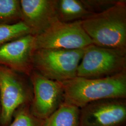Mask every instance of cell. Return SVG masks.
Returning <instances> with one entry per match:
<instances>
[{"label":"cell","instance_id":"1","mask_svg":"<svg viewBox=\"0 0 126 126\" xmlns=\"http://www.w3.org/2000/svg\"><path fill=\"white\" fill-rule=\"evenodd\" d=\"M60 82L64 91V102L79 108L100 99H126V71L103 78L76 77Z\"/></svg>","mask_w":126,"mask_h":126},{"label":"cell","instance_id":"2","mask_svg":"<svg viewBox=\"0 0 126 126\" xmlns=\"http://www.w3.org/2000/svg\"><path fill=\"white\" fill-rule=\"evenodd\" d=\"M82 23L93 45L126 49V0H118L108 9L83 20Z\"/></svg>","mask_w":126,"mask_h":126},{"label":"cell","instance_id":"3","mask_svg":"<svg viewBox=\"0 0 126 126\" xmlns=\"http://www.w3.org/2000/svg\"><path fill=\"white\" fill-rule=\"evenodd\" d=\"M85 48L34 50L32 55L33 70L54 81L63 82L71 79L77 77Z\"/></svg>","mask_w":126,"mask_h":126},{"label":"cell","instance_id":"4","mask_svg":"<svg viewBox=\"0 0 126 126\" xmlns=\"http://www.w3.org/2000/svg\"><path fill=\"white\" fill-rule=\"evenodd\" d=\"M126 71V49L91 45L85 48L77 77L99 79Z\"/></svg>","mask_w":126,"mask_h":126},{"label":"cell","instance_id":"5","mask_svg":"<svg viewBox=\"0 0 126 126\" xmlns=\"http://www.w3.org/2000/svg\"><path fill=\"white\" fill-rule=\"evenodd\" d=\"M25 76L0 65V123L8 126L18 108L31 104L32 86Z\"/></svg>","mask_w":126,"mask_h":126},{"label":"cell","instance_id":"6","mask_svg":"<svg viewBox=\"0 0 126 126\" xmlns=\"http://www.w3.org/2000/svg\"><path fill=\"white\" fill-rule=\"evenodd\" d=\"M82 26V20L58 21L43 33L35 36L34 50L40 49H81L93 45Z\"/></svg>","mask_w":126,"mask_h":126},{"label":"cell","instance_id":"7","mask_svg":"<svg viewBox=\"0 0 126 126\" xmlns=\"http://www.w3.org/2000/svg\"><path fill=\"white\" fill-rule=\"evenodd\" d=\"M29 78L33 89L31 112L34 116L44 121L64 102L63 86L60 82L51 80L34 70Z\"/></svg>","mask_w":126,"mask_h":126},{"label":"cell","instance_id":"8","mask_svg":"<svg viewBox=\"0 0 126 126\" xmlns=\"http://www.w3.org/2000/svg\"><path fill=\"white\" fill-rule=\"evenodd\" d=\"M126 99L95 101L80 108L79 126H126Z\"/></svg>","mask_w":126,"mask_h":126},{"label":"cell","instance_id":"9","mask_svg":"<svg viewBox=\"0 0 126 126\" xmlns=\"http://www.w3.org/2000/svg\"><path fill=\"white\" fill-rule=\"evenodd\" d=\"M35 36L31 34L0 47V65L29 77L33 70L32 55Z\"/></svg>","mask_w":126,"mask_h":126},{"label":"cell","instance_id":"10","mask_svg":"<svg viewBox=\"0 0 126 126\" xmlns=\"http://www.w3.org/2000/svg\"><path fill=\"white\" fill-rule=\"evenodd\" d=\"M22 22L36 36L59 21L55 0H20Z\"/></svg>","mask_w":126,"mask_h":126},{"label":"cell","instance_id":"11","mask_svg":"<svg viewBox=\"0 0 126 126\" xmlns=\"http://www.w3.org/2000/svg\"><path fill=\"white\" fill-rule=\"evenodd\" d=\"M59 21L64 23L83 20L94 14L82 0H55Z\"/></svg>","mask_w":126,"mask_h":126},{"label":"cell","instance_id":"12","mask_svg":"<svg viewBox=\"0 0 126 126\" xmlns=\"http://www.w3.org/2000/svg\"><path fill=\"white\" fill-rule=\"evenodd\" d=\"M80 108L63 102L45 120L43 126H79Z\"/></svg>","mask_w":126,"mask_h":126},{"label":"cell","instance_id":"13","mask_svg":"<svg viewBox=\"0 0 126 126\" xmlns=\"http://www.w3.org/2000/svg\"><path fill=\"white\" fill-rule=\"evenodd\" d=\"M21 21L20 0H0V24L11 25Z\"/></svg>","mask_w":126,"mask_h":126},{"label":"cell","instance_id":"14","mask_svg":"<svg viewBox=\"0 0 126 126\" xmlns=\"http://www.w3.org/2000/svg\"><path fill=\"white\" fill-rule=\"evenodd\" d=\"M29 34L30 31L22 21L11 25L0 24V47Z\"/></svg>","mask_w":126,"mask_h":126},{"label":"cell","instance_id":"15","mask_svg":"<svg viewBox=\"0 0 126 126\" xmlns=\"http://www.w3.org/2000/svg\"><path fill=\"white\" fill-rule=\"evenodd\" d=\"M30 105L25 104L18 108L14 115L13 121L8 126H43L44 121L32 114Z\"/></svg>","mask_w":126,"mask_h":126},{"label":"cell","instance_id":"16","mask_svg":"<svg viewBox=\"0 0 126 126\" xmlns=\"http://www.w3.org/2000/svg\"><path fill=\"white\" fill-rule=\"evenodd\" d=\"M88 9L93 14L99 13L111 7L118 0H82Z\"/></svg>","mask_w":126,"mask_h":126}]
</instances>
